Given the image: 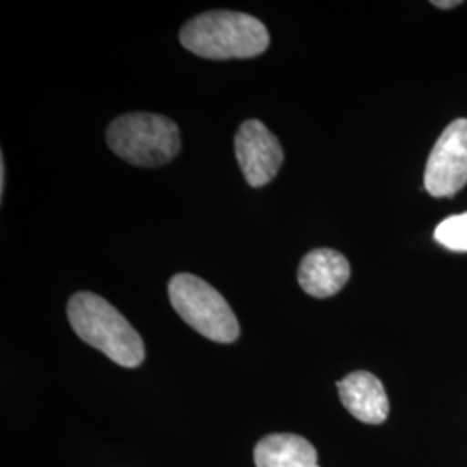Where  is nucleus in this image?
<instances>
[{
  "label": "nucleus",
  "instance_id": "obj_8",
  "mask_svg": "<svg viewBox=\"0 0 467 467\" xmlns=\"http://www.w3.org/2000/svg\"><path fill=\"white\" fill-rule=\"evenodd\" d=\"M339 399L351 416L366 424H383L389 414L384 386L368 370L351 372L337 383Z\"/></svg>",
  "mask_w": 467,
  "mask_h": 467
},
{
  "label": "nucleus",
  "instance_id": "obj_6",
  "mask_svg": "<svg viewBox=\"0 0 467 467\" xmlns=\"http://www.w3.org/2000/svg\"><path fill=\"white\" fill-rule=\"evenodd\" d=\"M235 158L251 187L270 184L284 163L281 142L260 119L241 123L234 140Z\"/></svg>",
  "mask_w": 467,
  "mask_h": 467
},
{
  "label": "nucleus",
  "instance_id": "obj_1",
  "mask_svg": "<svg viewBox=\"0 0 467 467\" xmlns=\"http://www.w3.org/2000/svg\"><path fill=\"white\" fill-rule=\"evenodd\" d=\"M181 44L204 59H250L268 49L270 34L250 15L210 11L185 23Z\"/></svg>",
  "mask_w": 467,
  "mask_h": 467
},
{
  "label": "nucleus",
  "instance_id": "obj_9",
  "mask_svg": "<svg viewBox=\"0 0 467 467\" xmlns=\"http://www.w3.org/2000/svg\"><path fill=\"white\" fill-rule=\"evenodd\" d=\"M256 467H318L317 451L298 434H268L254 447Z\"/></svg>",
  "mask_w": 467,
  "mask_h": 467
},
{
  "label": "nucleus",
  "instance_id": "obj_3",
  "mask_svg": "<svg viewBox=\"0 0 467 467\" xmlns=\"http://www.w3.org/2000/svg\"><path fill=\"white\" fill-rule=\"evenodd\" d=\"M106 140L118 158L135 167H161L181 150L177 123L150 113H130L113 119Z\"/></svg>",
  "mask_w": 467,
  "mask_h": 467
},
{
  "label": "nucleus",
  "instance_id": "obj_5",
  "mask_svg": "<svg viewBox=\"0 0 467 467\" xmlns=\"http://www.w3.org/2000/svg\"><path fill=\"white\" fill-rule=\"evenodd\" d=\"M466 184L467 119L459 118L436 140L424 171V187L433 198H451Z\"/></svg>",
  "mask_w": 467,
  "mask_h": 467
},
{
  "label": "nucleus",
  "instance_id": "obj_4",
  "mask_svg": "<svg viewBox=\"0 0 467 467\" xmlns=\"http://www.w3.org/2000/svg\"><path fill=\"white\" fill-rule=\"evenodd\" d=\"M168 296L175 312L201 336L215 343H234L239 322L233 308L213 285L192 274H177L168 284Z\"/></svg>",
  "mask_w": 467,
  "mask_h": 467
},
{
  "label": "nucleus",
  "instance_id": "obj_12",
  "mask_svg": "<svg viewBox=\"0 0 467 467\" xmlns=\"http://www.w3.org/2000/svg\"><path fill=\"white\" fill-rule=\"evenodd\" d=\"M433 5L440 7V9H451L455 5H461V2L459 0H434Z\"/></svg>",
  "mask_w": 467,
  "mask_h": 467
},
{
  "label": "nucleus",
  "instance_id": "obj_2",
  "mask_svg": "<svg viewBox=\"0 0 467 467\" xmlns=\"http://www.w3.org/2000/svg\"><path fill=\"white\" fill-rule=\"evenodd\" d=\"M67 320L87 345L121 368H139L146 350L140 334L117 308L94 293H77L67 301Z\"/></svg>",
  "mask_w": 467,
  "mask_h": 467
},
{
  "label": "nucleus",
  "instance_id": "obj_10",
  "mask_svg": "<svg viewBox=\"0 0 467 467\" xmlns=\"http://www.w3.org/2000/svg\"><path fill=\"white\" fill-rule=\"evenodd\" d=\"M434 239L447 250L466 253L467 251V213L451 215L438 223Z\"/></svg>",
  "mask_w": 467,
  "mask_h": 467
},
{
  "label": "nucleus",
  "instance_id": "obj_11",
  "mask_svg": "<svg viewBox=\"0 0 467 467\" xmlns=\"http://www.w3.org/2000/svg\"><path fill=\"white\" fill-rule=\"evenodd\" d=\"M4 192H5V161H4V154H0V200H4Z\"/></svg>",
  "mask_w": 467,
  "mask_h": 467
},
{
  "label": "nucleus",
  "instance_id": "obj_7",
  "mask_svg": "<svg viewBox=\"0 0 467 467\" xmlns=\"http://www.w3.org/2000/svg\"><path fill=\"white\" fill-rule=\"evenodd\" d=\"M350 274V264L339 251L318 248L301 260L298 283L314 298H331L348 283Z\"/></svg>",
  "mask_w": 467,
  "mask_h": 467
}]
</instances>
